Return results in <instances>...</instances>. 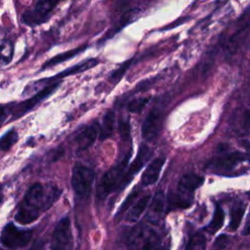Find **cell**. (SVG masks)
I'll list each match as a JSON object with an SVG mask.
<instances>
[{
  "instance_id": "obj_4",
  "label": "cell",
  "mask_w": 250,
  "mask_h": 250,
  "mask_svg": "<svg viewBox=\"0 0 250 250\" xmlns=\"http://www.w3.org/2000/svg\"><path fill=\"white\" fill-rule=\"evenodd\" d=\"M62 0H38L31 10L22 13L21 21L28 26H36L46 22L57 5Z\"/></svg>"
},
{
  "instance_id": "obj_30",
  "label": "cell",
  "mask_w": 250,
  "mask_h": 250,
  "mask_svg": "<svg viewBox=\"0 0 250 250\" xmlns=\"http://www.w3.org/2000/svg\"><path fill=\"white\" fill-rule=\"evenodd\" d=\"M7 109L5 106H0V125L5 121V119L7 118Z\"/></svg>"
},
{
  "instance_id": "obj_16",
  "label": "cell",
  "mask_w": 250,
  "mask_h": 250,
  "mask_svg": "<svg viewBox=\"0 0 250 250\" xmlns=\"http://www.w3.org/2000/svg\"><path fill=\"white\" fill-rule=\"evenodd\" d=\"M165 206V197L162 191H158L153 196L149 209L146 215V219L151 223H157L163 214Z\"/></svg>"
},
{
  "instance_id": "obj_27",
  "label": "cell",
  "mask_w": 250,
  "mask_h": 250,
  "mask_svg": "<svg viewBox=\"0 0 250 250\" xmlns=\"http://www.w3.org/2000/svg\"><path fill=\"white\" fill-rule=\"evenodd\" d=\"M229 243V237L226 234H221L214 240L211 250H224Z\"/></svg>"
},
{
  "instance_id": "obj_24",
  "label": "cell",
  "mask_w": 250,
  "mask_h": 250,
  "mask_svg": "<svg viewBox=\"0 0 250 250\" xmlns=\"http://www.w3.org/2000/svg\"><path fill=\"white\" fill-rule=\"evenodd\" d=\"M14 54V46L10 41L3 42L0 44V61L9 63L13 59Z\"/></svg>"
},
{
  "instance_id": "obj_26",
  "label": "cell",
  "mask_w": 250,
  "mask_h": 250,
  "mask_svg": "<svg viewBox=\"0 0 250 250\" xmlns=\"http://www.w3.org/2000/svg\"><path fill=\"white\" fill-rule=\"evenodd\" d=\"M131 62H132V59H130V60L124 62L115 71H113V72L111 73V75H110V80L113 81V82H115V83L118 82V81L123 77V75L125 74L126 70L129 68V66L131 65Z\"/></svg>"
},
{
  "instance_id": "obj_25",
  "label": "cell",
  "mask_w": 250,
  "mask_h": 250,
  "mask_svg": "<svg viewBox=\"0 0 250 250\" xmlns=\"http://www.w3.org/2000/svg\"><path fill=\"white\" fill-rule=\"evenodd\" d=\"M149 98H139L131 101L128 104V109L131 112H140L148 103Z\"/></svg>"
},
{
  "instance_id": "obj_10",
  "label": "cell",
  "mask_w": 250,
  "mask_h": 250,
  "mask_svg": "<svg viewBox=\"0 0 250 250\" xmlns=\"http://www.w3.org/2000/svg\"><path fill=\"white\" fill-rule=\"evenodd\" d=\"M151 156V150L150 148L143 144L140 146L138 153L136 158L133 160V162L129 165L128 170L124 173L119 185H118V188H124L134 178V176L144 167V165L146 163V161L150 158Z\"/></svg>"
},
{
  "instance_id": "obj_1",
  "label": "cell",
  "mask_w": 250,
  "mask_h": 250,
  "mask_svg": "<svg viewBox=\"0 0 250 250\" xmlns=\"http://www.w3.org/2000/svg\"><path fill=\"white\" fill-rule=\"evenodd\" d=\"M61 190L53 186L32 185L25 192L22 202L15 215V220L22 225L30 224L38 219L40 213L49 209L59 198Z\"/></svg>"
},
{
  "instance_id": "obj_2",
  "label": "cell",
  "mask_w": 250,
  "mask_h": 250,
  "mask_svg": "<svg viewBox=\"0 0 250 250\" xmlns=\"http://www.w3.org/2000/svg\"><path fill=\"white\" fill-rule=\"evenodd\" d=\"M160 240V235L154 229L140 224L130 230L126 238V244L129 250H157Z\"/></svg>"
},
{
  "instance_id": "obj_33",
  "label": "cell",
  "mask_w": 250,
  "mask_h": 250,
  "mask_svg": "<svg viewBox=\"0 0 250 250\" xmlns=\"http://www.w3.org/2000/svg\"><path fill=\"white\" fill-rule=\"evenodd\" d=\"M157 250H169V248L168 247H162V248H159Z\"/></svg>"
},
{
  "instance_id": "obj_22",
  "label": "cell",
  "mask_w": 250,
  "mask_h": 250,
  "mask_svg": "<svg viewBox=\"0 0 250 250\" xmlns=\"http://www.w3.org/2000/svg\"><path fill=\"white\" fill-rule=\"evenodd\" d=\"M18 139V133L15 130L7 132L0 138V149L3 151L9 150L17 143Z\"/></svg>"
},
{
  "instance_id": "obj_3",
  "label": "cell",
  "mask_w": 250,
  "mask_h": 250,
  "mask_svg": "<svg viewBox=\"0 0 250 250\" xmlns=\"http://www.w3.org/2000/svg\"><path fill=\"white\" fill-rule=\"evenodd\" d=\"M130 156L131 153H127L118 164L111 167L103 175L97 187V197L99 199L103 200L106 198L113 188L119 185L128 166Z\"/></svg>"
},
{
  "instance_id": "obj_18",
  "label": "cell",
  "mask_w": 250,
  "mask_h": 250,
  "mask_svg": "<svg viewBox=\"0 0 250 250\" xmlns=\"http://www.w3.org/2000/svg\"><path fill=\"white\" fill-rule=\"evenodd\" d=\"M149 201H150V195L149 194H146V195H144L143 197H141L128 210V212L125 216V220L127 222H130V223L137 222L140 219V217L143 215V213L146 211V209L147 208V206L149 204Z\"/></svg>"
},
{
  "instance_id": "obj_32",
  "label": "cell",
  "mask_w": 250,
  "mask_h": 250,
  "mask_svg": "<svg viewBox=\"0 0 250 250\" xmlns=\"http://www.w3.org/2000/svg\"><path fill=\"white\" fill-rule=\"evenodd\" d=\"M242 234L243 235H249L250 234V222H248L245 225V227L243 229V231H242Z\"/></svg>"
},
{
  "instance_id": "obj_34",
  "label": "cell",
  "mask_w": 250,
  "mask_h": 250,
  "mask_svg": "<svg viewBox=\"0 0 250 250\" xmlns=\"http://www.w3.org/2000/svg\"><path fill=\"white\" fill-rule=\"evenodd\" d=\"M1 198H2V195H1V193H0V201H1Z\"/></svg>"
},
{
  "instance_id": "obj_17",
  "label": "cell",
  "mask_w": 250,
  "mask_h": 250,
  "mask_svg": "<svg viewBox=\"0 0 250 250\" xmlns=\"http://www.w3.org/2000/svg\"><path fill=\"white\" fill-rule=\"evenodd\" d=\"M203 182L204 179L197 174H186L179 181V189L183 193H191L196 188H198L203 184Z\"/></svg>"
},
{
  "instance_id": "obj_9",
  "label": "cell",
  "mask_w": 250,
  "mask_h": 250,
  "mask_svg": "<svg viewBox=\"0 0 250 250\" xmlns=\"http://www.w3.org/2000/svg\"><path fill=\"white\" fill-rule=\"evenodd\" d=\"M162 111L159 108L153 107L150 109L142 126V136L144 140L146 142L156 140L162 128Z\"/></svg>"
},
{
  "instance_id": "obj_20",
  "label": "cell",
  "mask_w": 250,
  "mask_h": 250,
  "mask_svg": "<svg viewBox=\"0 0 250 250\" xmlns=\"http://www.w3.org/2000/svg\"><path fill=\"white\" fill-rule=\"evenodd\" d=\"M224 220H225V213L220 206H217L216 210L214 212L213 218H212L210 224L208 225V227L206 228L207 231L212 234L217 232L222 228V226L224 224Z\"/></svg>"
},
{
  "instance_id": "obj_13",
  "label": "cell",
  "mask_w": 250,
  "mask_h": 250,
  "mask_svg": "<svg viewBox=\"0 0 250 250\" xmlns=\"http://www.w3.org/2000/svg\"><path fill=\"white\" fill-rule=\"evenodd\" d=\"M165 163V157L159 156L153 159L146 168L142 175L141 182L144 186H150L156 183L159 178L162 167Z\"/></svg>"
},
{
  "instance_id": "obj_12",
  "label": "cell",
  "mask_w": 250,
  "mask_h": 250,
  "mask_svg": "<svg viewBox=\"0 0 250 250\" xmlns=\"http://www.w3.org/2000/svg\"><path fill=\"white\" fill-rule=\"evenodd\" d=\"M99 60L98 59H95V58H91V59H87L73 66H70L66 69H64L63 71L56 74L55 76L53 77H48L46 79H41L39 81H37L36 83H46V82H49V83H52V82H56V81H59L62 78H65L66 76H69V75H73V74H77V73H80V72H83V71H86L94 66H96L97 64H99Z\"/></svg>"
},
{
  "instance_id": "obj_15",
  "label": "cell",
  "mask_w": 250,
  "mask_h": 250,
  "mask_svg": "<svg viewBox=\"0 0 250 250\" xmlns=\"http://www.w3.org/2000/svg\"><path fill=\"white\" fill-rule=\"evenodd\" d=\"M88 45L87 44H84V45H81V46H78L74 49H70V50H67L65 52H62L61 54H58L56 56H54L53 58L49 59L48 61H46L42 66L40 67V70L39 71H42V70H45L49 67H52V66H55L57 64H60L65 61H68L76 56H78L80 53L84 52L86 49H87Z\"/></svg>"
},
{
  "instance_id": "obj_23",
  "label": "cell",
  "mask_w": 250,
  "mask_h": 250,
  "mask_svg": "<svg viewBox=\"0 0 250 250\" xmlns=\"http://www.w3.org/2000/svg\"><path fill=\"white\" fill-rule=\"evenodd\" d=\"M186 250H206V238L201 233L193 234L186 247Z\"/></svg>"
},
{
  "instance_id": "obj_19",
  "label": "cell",
  "mask_w": 250,
  "mask_h": 250,
  "mask_svg": "<svg viewBox=\"0 0 250 250\" xmlns=\"http://www.w3.org/2000/svg\"><path fill=\"white\" fill-rule=\"evenodd\" d=\"M114 125H115V114L112 110H108L104 115L103 123L101 125V130L99 132V139L101 141H104L109 138L114 132Z\"/></svg>"
},
{
  "instance_id": "obj_5",
  "label": "cell",
  "mask_w": 250,
  "mask_h": 250,
  "mask_svg": "<svg viewBox=\"0 0 250 250\" xmlns=\"http://www.w3.org/2000/svg\"><path fill=\"white\" fill-rule=\"evenodd\" d=\"M32 238L30 229H21L17 228L13 223H8L0 234V243L10 249H17L26 246Z\"/></svg>"
},
{
  "instance_id": "obj_21",
  "label": "cell",
  "mask_w": 250,
  "mask_h": 250,
  "mask_svg": "<svg viewBox=\"0 0 250 250\" xmlns=\"http://www.w3.org/2000/svg\"><path fill=\"white\" fill-rule=\"evenodd\" d=\"M244 215V207L243 206H235L230 211V220H229V229L234 231L240 226Z\"/></svg>"
},
{
  "instance_id": "obj_29",
  "label": "cell",
  "mask_w": 250,
  "mask_h": 250,
  "mask_svg": "<svg viewBox=\"0 0 250 250\" xmlns=\"http://www.w3.org/2000/svg\"><path fill=\"white\" fill-rule=\"evenodd\" d=\"M118 128H119V134H120L122 140H124V141L129 140V138H130V123H129V121L121 119L119 121Z\"/></svg>"
},
{
  "instance_id": "obj_31",
  "label": "cell",
  "mask_w": 250,
  "mask_h": 250,
  "mask_svg": "<svg viewBox=\"0 0 250 250\" xmlns=\"http://www.w3.org/2000/svg\"><path fill=\"white\" fill-rule=\"evenodd\" d=\"M244 124L250 128V111H246L244 115Z\"/></svg>"
},
{
  "instance_id": "obj_6",
  "label": "cell",
  "mask_w": 250,
  "mask_h": 250,
  "mask_svg": "<svg viewBox=\"0 0 250 250\" xmlns=\"http://www.w3.org/2000/svg\"><path fill=\"white\" fill-rule=\"evenodd\" d=\"M94 178L95 174L91 168L81 163H76L73 166L71 175V186L73 190L78 195H88L91 191Z\"/></svg>"
},
{
  "instance_id": "obj_14",
  "label": "cell",
  "mask_w": 250,
  "mask_h": 250,
  "mask_svg": "<svg viewBox=\"0 0 250 250\" xmlns=\"http://www.w3.org/2000/svg\"><path fill=\"white\" fill-rule=\"evenodd\" d=\"M98 137V131L95 126L87 125L82 127L75 135L74 141L77 145L78 150H84L89 148Z\"/></svg>"
},
{
  "instance_id": "obj_7",
  "label": "cell",
  "mask_w": 250,
  "mask_h": 250,
  "mask_svg": "<svg viewBox=\"0 0 250 250\" xmlns=\"http://www.w3.org/2000/svg\"><path fill=\"white\" fill-rule=\"evenodd\" d=\"M73 238L71 224L68 217L62 218L57 224L51 242V250H72Z\"/></svg>"
},
{
  "instance_id": "obj_8",
  "label": "cell",
  "mask_w": 250,
  "mask_h": 250,
  "mask_svg": "<svg viewBox=\"0 0 250 250\" xmlns=\"http://www.w3.org/2000/svg\"><path fill=\"white\" fill-rule=\"evenodd\" d=\"M61 85V81H56L48 84L46 87L41 89L39 92H37L34 96L31 98L20 103L14 107L13 114L15 115V118H18L30 109H32L34 106H36L38 104L43 102L45 99H47L49 96H51Z\"/></svg>"
},
{
  "instance_id": "obj_28",
  "label": "cell",
  "mask_w": 250,
  "mask_h": 250,
  "mask_svg": "<svg viewBox=\"0 0 250 250\" xmlns=\"http://www.w3.org/2000/svg\"><path fill=\"white\" fill-rule=\"evenodd\" d=\"M138 195H139V191H138V190H137V191H136V190H133V191L129 194V196L125 199V201L123 202V204L120 206V208H119V210H118L116 216L118 217V216H120L121 214H123V213L130 207V205L132 204V202L134 201V199L137 198Z\"/></svg>"
},
{
  "instance_id": "obj_11",
  "label": "cell",
  "mask_w": 250,
  "mask_h": 250,
  "mask_svg": "<svg viewBox=\"0 0 250 250\" xmlns=\"http://www.w3.org/2000/svg\"><path fill=\"white\" fill-rule=\"evenodd\" d=\"M245 160V156L239 151H233L222 156L216 157L211 162V169L216 173L225 174L226 172L231 170L237 164Z\"/></svg>"
}]
</instances>
